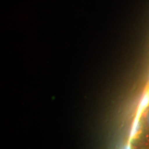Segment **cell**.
I'll return each mask as SVG.
<instances>
[{"label": "cell", "instance_id": "obj_1", "mask_svg": "<svg viewBox=\"0 0 149 149\" xmlns=\"http://www.w3.org/2000/svg\"><path fill=\"white\" fill-rule=\"evenodd\" d=\"M142 130L143 124L142 122H141V117L135 116L133 125H132L131 130H130L129 138H128V141L132 144L134 141H137V139H139L141 135L142 134Z\"/></svg>", "mask_w": 149, "mask_h": 149}, {"label": "cell", "instance_id": "obj_2", "mask_svg": "<svg viewBox=\"0 0 149 149\" xmlns=\"http://www.w3.org/2000/svg\"><path fill=\"white\" fill-rule=\"evenodd\" d=\"M149 106V88L147 90L144 95L142 97L140 103L139 104L138 109H137L136 116L137 117H141V115L144 113L145 110Z\"/></svg>", "mask_w": 149, "mask_h": 149}, {"label": "cell", "instance_id": "obj_3", "mask_svg": "<svg viewBox=\"0 0 149 149\" xmlns=\"http://www.w3.org/2000/svg\"><path fill=\"white\" fill-rule=\"evenodd\" d=\"M145 124H146V128L148 134L149 135V110L147 111L146 117H145Z\"/></svg>", "mask_w": 149, "mask_h": 149}, {"label": "cell", "instance_id": "obj_4", "mask_svg": "<svg viewBox=\"0 0 149 149\" xmlns=\"http://www.w3.org/2000/svg\"><path fill=\"white\" fill-rule=\"evenodd\" d=\"M133 144L132 143H130V141H127V143L124 145V146H123V148L122 149H133Z\"/></svg>", "mask_w": 149, "mask_h": 149}, {"label": "cell", "instance_id": "obj_5", "mask_svg": "<svg viewBox=\"0 0 149 149\" xmlns=\"http://www.w3.org/2000/svg\"><path fill=\"white\" fill-rule=\"evenodd\" d=\"M141 149H146V148H141Z\"/></svg>", "mask_w": 149, "mask_h": 149}]
</instances>
